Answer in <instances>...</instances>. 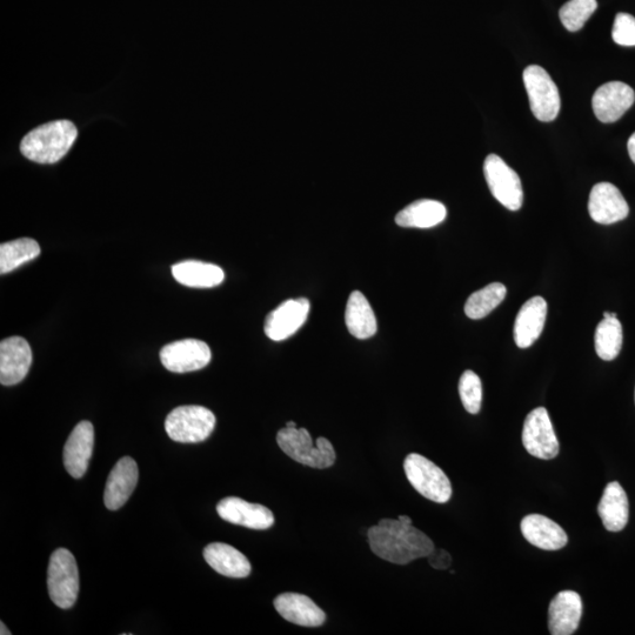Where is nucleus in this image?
<instances>
[{"mask_svg":"<svg viewBox=\"0 0 635 635\" xmlns=\"http://www.w3.org/2000/svg\"><path fill=\"white\" fill-rule=\"evenodd\" d=\"M345 323L349 332L357 339H369L377 333L376 314L362 292L353 291L347 300Z\"/></svg>","mask_w":635,"mask_h":635,"instance_id":"25","label":"nucleus"},{"mask_svg":"<svg viewBox=\"0 0 635 635\" xmlns=\"http://www.w3.org/2000/svg\"><path fill=\"white\" fill-rule=\"evenodd\" d=\"M274 607L285 620L304 627H319L326 614L314 601L303 594L283 593L274 600Z\"/></svg>","mask_w":635,"mask_h":635,"instance_id":"19","label":"nucleus"},{"mask_svg":"<svg viewBox=\"0 0 635 635\" xmlns=\"http://www.w3.org/2000/svg\"><path fill=\"white\" fill-rule=\"evenodd\" d=\"M204 558L213 570L225 577L246 578L250 576L252 571L249 559L237 548L227 544L207 545L204 550Z\"/></svg>","mask_w":635,"mask_h":635,"instance_id":"22","label":"nucleus"},{"mask_svg":"<svg viewBox=\"0 0 635 635\" xmlns=\"http://www.w3.org/2000/svg\"><path fill=\"white\" fill-rule=\"evenodd\" d=\"M521 533L528 543L545 551H558L568 543L563 527L540 514H530L521 521Z\"/></svg>","mask_w":635,"mask_h":635,"instance_id":"21","label":"nucleus"},{"mask_svg":"<svg viewBox=\"0 0 635 635\" xmlns=\"http://www.w3.org/2000/svg\"><path fill=\"white\" fill-rule=\"evenodd\" d=\"M0 627H2V632H0V634L2 635H10L11 632H9L8 627H6L4 625V623H0Z\"/></svg>","mask_w":635,"mask_h":635,"instance_id":"35","label":"nucleus"},{"mask_svg":"<svg viewBox=\"0 0 635 635\" xmlns=\"http://www.w3.org/2000/svg\"><path fill=\"white\" fill-rule=\"evenodd\" d=\"M547 316L544 298L533 297L521 307L514 324V342L520 349H528L543 333Z\"/></svg>","mask_w":635,"mask_h":635,"instance_id":"20","label":"nucleus"},{"mask_svg":"<svg viewBox=\"0 0 635 635\" xmlns=\"http://www.w3.org/2000/svg\"><path fill=\"white\" fill-rule=\"evenodd\" d=\"M588 212L594 222L611 225L626 219L630 213V207L617 186L611 183H599L591 191Z\"/></svg>","mask_w":635,"mask_h":635,"instance_id":"13","label":"nucleus"},{"mask_svg":"<svg viewBox=\"0 0 635 635\" xmlns=\"http://www.w3.org/2000/svg\"><path fill=\"white\" fill-rule=\"evenodd\" d=\"M287 427H297L296 423H294V421H289V423L286 424Z\"/></svg>","mask_w":635,"mask_h":635,"instance_id":"37","label":"nucleus"},{"mask_svg":"<svg viewBox=\"0 0 635 635\" xmlns=\"http://www.w3.org/2000/svg\"><path fill=\"white\" fill-rule=\"evenodd\" d=\"M523 444L531 456L543 460H552L559 454V441L554 433L548 412L544 407L528 414L524 423Z\"/></svg>","mask_w":635,"mask_h":635,"instance_id":"9","label":"nucleus"},{"mask_svg":"<svg viewBox=\"0 0 635 635\" xmlns=\"http://www.w3.org/2000/svg\"><path fill=\"white\" fill-rule=\"evenodd\" d=\"M446 216L447 210L444 204L437 200L423 199L401 210L396 217V223L401 227L430 229L443 223Z\"/></svg>","mask_w":635,"mask_h":635,"instance_id":"26","label":"nucleus"},{"mask_svg":"<svg viewBox=\"0 0 635 635\" xmlns=\"http://www.w3.org/2000/svg\"><path fill=\"white\" fill-rule=\"evenodd\" d=\"M95 445V429L90 421H80L64 446V466L71 477L80 479L90 464Z\"/></svg>","mask_w":635,"mask_h":635,"instance_id":"15","label":"nucleus"},{"mask_svg":"<svg viewBox=\"0 0 635 635\" xmlns=\"http://www.w3.org/2000/svg\"><path fill=\"white\" fill-rule=\"evenodd\" d=\"M635 93L630 85L621 82L607 83L594 93L593 111L601 123L617 122L634 104Z\"/></svg>","mask_w":635,"mask_h":635,"instance_id":"14","label":"nucleus"},{"mask_svg":"<svg viewBox=\"0 0 635 635\" xmlns=\"http://www.w3.org/2000/svg\"><path fill=\"white\" fill-rule=\"evenodd\" d=\"M216 417L203 406H180L165 420V430L177 443L197 444L209 438L215 430Z\"/></svg>","mask_w":635,"mask_h":635,"instance_id":"4","label":"nucleus"},{"mask_svg":"<svg viewBox=\"0 0 635 635\" xmlns=\"http://www.w3.org/2000/svg\"><path fill=\"white\" fill-rule=\"evenodd\" d=\"M367 538L371 551L377 557L396 565L427 558L436 548L430 537L414 527L411 518L406 516L381 519L367 531Z\"/></svg>","mask_w":635,"mask_h":635,"instance_id":"1","label":"nucleus"},{"mask_svg":"<svg viewBox=\"0 0 635 635\" xmlns=\"http://www.w3.org/2000/svg\"><path fill=\"white\" fill-rule=\"evenodd\" d=\"M310 313V302L305 298L289 299L266 317L264 330L273 342H283L302 327Z\"/></svg>","mask_w":635,"mask_h":635,"instance_id":"11","label":"nucleus"},{"mask_svg":"<svg viewBox=\"0 0 635 635\" xmlns=\"http://www.w3.org/2000/svg\"><path fill=\"white\" fill-rule=\"evenodd\" d=\"M219 517L233 525L252 528V530H267L274 524L273 513L269 508L247 503V501L229 497L219 501L217 505Z\"/></svg>","mask_w":635,"mask_h":635,"instance_id":"16","label":"nucleus"},{"mask_svg":"<svg viewBox=\"0 0 635 635\" xmlns=\"http://www.w3.org/2000/svg\"><path fill=\"white\" fill-rule=\"evenodd\" d=\"M427 560H429L430 565L436 570L444 571L447 568H450L452 565V557L451 554L443 548H434V550L430 553V556H427Z\"/></svg>","mask_w":635,"mask_h":635,"instance_id":"33","label":"nucleus"},{"mask_svg":"<svg viewBox=\"0 0 635 635\" xmlns=\"http://www.w3.org/2000/svg\"><path fill=\"white\" fill-rule=\"evenodd\" d=\"M524 84L533 115L540 122H552L559 115L560 95L556 83L538 65H530L524 71Z\"/></svg>","mask_w":635,"mask_h":635,"instance_id":"7","label":"nucleus"},{"mask_svg":"<svg viewBox=\"0 0 635 635\" xmlns=\"http://www.w3.org/2000/svg\"><path fill=\"white\" fill-rule=\"evenodd\" d=\"M597 8V0H570L560 9L561 23L568 31L577 32L584 28Z\"/></svg>","mask_w":635,"mask_h":635,"instance_id":"30","label":"nucleus"},{"mask_svg":"<svg viewBox=\"0 0 635 635\" xmlns=\"http://www.w3.org/2000/svg\"><path fill=\"white\" fill-rule=\"evenodd\" d=\"M459 394L465 410L471 414H478L483 401V385L478 374L465 371L459 380Z\"/></svg>","mask_w":635,"mask_h":635,"instance_id":"31","label":"nucleus"},{"mask_svg":"<svg viewBox=\"0 0 635 635\" xmlns=\"http://www.w3.org/2000/svg\"><path fill=\"white\" fill-rule=\"evenodd\" d=\"M627 149L628 153H630V157L633 160V163L635 164V133H633L630 139H628Z\"/></svg>","mask_w":635,"mask_h":635,"instance_id":"34","label":"nucleus"},{"mask_svg":"<svg viewBox=\"0 0 635 635\" xmlns=\"http://www.w3.org/2000/svg\"><path fill=\"white\" fill-rule=\"evenodd\" d=\"M484 175L494 198L510 211H518L523 206L524 191L518 173L511 169L497 155L487 156Z\"/></svg>","mask_w":635,"mask_h":635,"instance_id":"8","label":"nucleus"},{"mask_svg":"<svg viewBox=\"0 0 635 635\" xmlns=\"http://www.w3.org/2000/svg\"><path fill=\"white\" fill-rule=\"evenodd\" d=\"M596 351L600 359L611 362L619 356L623 347V326L617 318H604L594 337Z\"/></svg>","mask_w":635,"mask_h":635,"instance_id":"29","label":"nucleus"},{"mask_svg":"<svg viewBox=\"0 0 635 635\" xmlns=\"http://www.w3.org/2000/svg\"><path fill=\"white\" fill-rule=\"evenodd\" d=\"M604 318H617V313L605 312Z\"/></svg>","mask_w":635,"mask_h":635,"instance_id":"36","label":"nucleus"},{"mask_svg":"<svg viewBox=\"0 0 635 635\" xmlns=\"http://www.w3.org/2000/svg\"><path fill=\"white\" fill-rule=\"evenodd\" d=\"M139 472L135 460L124 457L113 467L106 481L104 503L111 511H117L126 504L138 484Z\"/></svg>","mask_w":635,"mask_h":635,"instance_id":"18","label":"nucleus"},{"mask_svg":"<svg viewBox=\"0 0 635 635\" xmlns=\"http://www.w3.org/2000/svg\"><path fill=\"white\" fill-rule=\"evenodd\" d=\"M614 42L621 46H635V18L628 13H618L612 31Z\"/></svg>","mask_w":635,"mask_h":635,"instance_id":"32","label":"nucleus"},{"mask_svg":"<svg viewBox=\"0 0 635 635\" xmlns=\"http://www.w3.org/2000/svg\"><path fill=\"white\" fill-rule=\"evenodd\" d=\"M277 443L291 459L313 469H329L336 463L337 454L329 439L320 437L313 446L311 434L306 429L285 427L277 434Z\"/></svg>","mask_w":635,"mask_h":635,"instance_id":"3","label":"nucleus"},{"mask_svg":"<svg viewBox=\"0 0 635 635\" xmlns=\"http://www.w3.org/2000/svg\"><path fill=\"white\" fill-rule=\"evenodd\" d=\"M404 470L410 484L421 496L438 504H445L451 499L452 485L449 477L431 460L411 453L404 461Z\"/></svg>","mask_w":635,"mask_h":635,"instance_id":"5","label":"nucleus"},{"mask_svg":"<svg viewBox=\"0 0 635 635\" xmlns=\"http://www.w3.org/2000/svg\"><path fill=\"white\" fill-rule=\"evenodd\" d=\"M31 346L22 337H10L0 344V383L13 386L23 381L32 365Z\"/></svg>","mask_w":635,"mask_h":635,"instance_id":"12","label":"nucleus"},{"mask_svg":"<svg viewBox=\"0 0 635 635\" xmlns=\"http://www.w3.org/2000/svg\"><path fill=\"white\" fill-rule=\"evenodd\" d=\"M599 516L607 531H623L630 518V504L625 490L617 481L606 486L598 506Z\"/></svg>","mask_w":635,"mask_h":635,"instance_id":"23","label":"nucleus"},{"mask_svg":"<svg viewBox=\"0 0 635 635\" xmlns=\"http://www.w3.org/2000/svg\"><path fill=\"white\" fill-rule=\"evenodd\" d=\"M77 137L75 124L70 120H56L28 133L20 144V151L32 162L55 164L68 155Z\"/></svg>","mask_w":635,"mask_h":635,"instance_id":"2","label":"nucleus"},{"mask_svg":"<svg viewBox=\"0 0 635 635\" xmlns=\"http://www.w3.org/2000/svg\"><path fill=\"white\" fill-rule=\"evenodd\" d=\"M159 356L165 369L173 373L202 370L212 359L209 345L197 339H184L166 345Z\"/></svg>","mask_w":635,"mask_h":635,"instance_id":"10","label":"nucleus"},{"mask_svg":"<svg viewBox=\"0 0 635 635\" xmlns=\"http://www.w3.org/2000/svg\"><path fill=\"white\" fill-rule=\"evenodd\" d=\"M583 617V600L577 592L563 591L548 608V630L552 635H571L578 630Z\"/></svg>","mask_w":635,"mask_h":635,"instance_id":"17","label":"nucleus"},{"mask_svg":"<svg viewBox=\"0 0 635 635\" xmlns=\"http://www.w3.org/2000/svg\"><path fill=\"white\" fill-rule=\"evenodd\" d=\"M49 596L63 610L76 604L79 593V572L77 561L66 548H58L52 553L48 571Z\"/></svg>","mask_w":635,"mask_h":635,"instance_id":"6","label":"nucleus"},{"mask_svg":"<svg viewBox=\"0 0 635 635\" xmlns=\"http://www.w3.org/2000/svg\"><path fill=\"white\" fill-rule=\"evenodd\" d=\"M506 286L493 283L471 294L465 304V314L473 320L483 319L504 302Z\"/></svg>","mask_w":635,"mask_h":635,"instance_id":"28","label":"nucleus"},{"mask_svg":"<svg viewBox=\"0 0 635 635\" xmlns=\"http://www.w3.org/2000/svg\"><path fill=\"white\" fill-rule=\"evenodd\" d=\"M40 254V246L36 240L22 238L0 245V273L6 274L31 262Z\"/></svg>","mask_w":635,"mask_h":635,"instance_id":"27","label":"nucleus"},{"mask_svg":"<svg viewBox=\"0 0 635 635\" xmlns=\"http://www.w3.org/2000/svg\"><path fill=\"white\" fill-rule=\"evenodd\" d=\"M173 277L179 284L195 289H211L224 282L225 273L215 264L186 260L172 266Z\"/></svg>","mask_w":635,"mask_h":635,"instance_id":"24","label":"nucleus"}]
</instances>
